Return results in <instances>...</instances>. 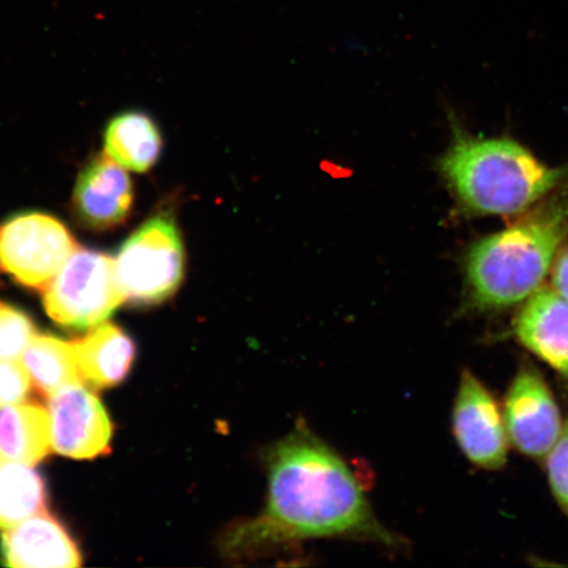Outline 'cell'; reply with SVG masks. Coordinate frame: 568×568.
I'll list each match as a JSON object with an SVG mask.
<instances>
[{
	"label": "cell",
	"instance_id": "1",
	"mask_svg": "<svg viewBox=\"0 0 568 568\" xmlns=\"http://www.w3.org/2000/svg\"><path fill=\"white\" fill-rule=\"evenodd\" d=\"M264 509L240 518L217 537L230 564H247L310 539L343 538L404 551L406 538L376 517L364 487L336 450L300 420L266 447Z\"/></svg>",
	"mask_w": 568,
	"mask_h": 568
},
{
	"label": "cell",
	"instance_id": "2",
	"mask_svg": "<svg viewBox=\"0 0 568 568\" xmlns=\"http://www.w3.org/2000/svg\"><path fill=\"white\" fill-rule=\"evenodd\" d=\"M568 237V189L488 234L464 260V311L493 314L521 304L541 288Z\"/></svg>",
	"mask_w": 568,
	"mask_h": 568
},
{
	"label": "cell",
	"instance_id": "3",
	"mask_svg": "<svg viewBox=\"0 0 568 568\" xmlns=\"http://www.w3.org/2000/svg\"><path fill=\"white\" fill-rule=\"evenodd\" d=\"M438 169L473 216L518 215L568 183V163L551 168L515 140L474 138L458 128Z\"/></svg>",
	"mask_w": 568,
	"mask_h": 568
},
{
	"label": "cell",
	"instance_id": "4",
	"mask_svg": "<svg viewBox=\"0 0 568 568\" xmlns=\"http://www.w3.org/2000/svg\"><path fill=\"white\" fill-rule=\"evenodd\" d=\"M186 272L181 232L169 213H160L134 231L120 247L116 280L124 301L160 304L172 297Z\"/></svg>",
	"mask_w": 568,
	"mask_h": 568
},
{
	"label": "cell",
	"instance_id": "5",
	"mask_svg": "<svg viewBox=\"0 0 568 568\" xmlns=\"http://www.w3.org/2000/svg\"><path fill=\"white\" fill-rule=\"evenodd\" d=\"M49 317L71 329L103 324L124 301L110 255L78 248L44 290Z\"/></svg>",
	"mask_w": 568,
	"mask_h": 568
},
{
	"label": "cell",
	"instance_id": "6",
	"mask_svg": "<svg viewBox=\"0 0 568 568\" xmlns=\"http://www.w3.org/2000/svg\"><path fill=\"white\" fill-rule=\"evenodd\" d=\"M77 247L67 226L47 213H20L0 229V265L34 290H45Z\"/></svg>",
	"mask_w": 568,
	"mask_h": 568
},
{
	"label": "cell",
	"instance_id": "7",
	"mask_svg": "<svg viewBox=\"0 0 568 568\" xmlns=\"http://www.w3.org/2000/svg\"><path fill=\"white\" fill-rule=\"evenodd\" d=\"M503 416L510 444L537 460L548 456L565 423L548 382L529 362L518 366L510 382Z\"/></svg>",
	"mask_w": 568,
	"mask_h": 568
},
{
	"label": "cell",
	"instance_id": "8",
	"mask_svg": "<svg viewBox=\"0 0 568 568\" xmlns=\"http://www.w3.org/2000/svg\"><path fill=\"white\" fill-rule=\"evenodd\" d=\"M452 429L460 452L474 466L488 471L506 466L510 442L503 412L491 390L470 371L460 375Z\"/></svg>",
	"mask_w": 568,
	"mask_h": 568
},
{
	"label": "cell",
	"instance_id": "9",
	"mask_svg": "<svg viewBox=\"0 0 568 568\" xmlns=\"http://www.w3.org/2000/svg\"><path fill=\"white\" fill-rule=\"evenodd\" d=\"M51 445L61 456L90 459L110 452L112 424L98 397L82 385L57 390L49 400Z\"/></svg>",
	"mask_w": 568,
	"mask_h": 568
},
{
	"label": "cell",
	"instance_id": "10",
	"mask_svg": "<svg viewBox=\"0 0 568 568\" xmlns=\"http://www.w3.org/2000/svg\"><path fill=\"white\" fill-rule=\"evenodd\" d=\"M510 336L568 383V300L541 287L518 310Z\"/></svg>",
	"mask_w": 568,
	"mask_h": 568
},
{
	"label": "cell",
	"instance_id": "11",
	"mask_svg": "<svg viewBox=\"0 0 568 568\" xmlns=\"http://www.w3.org/2000/svg\"><path fill=\"white\" fill-rule=\"evenodd\" d=\"M133 183L109 154H99L82 170L74 189V212L91 230L123 224L132 211Z\"/></svg>",
	"mask_w": 568,
	"mask_h": 568
},
{
	"label": "cell",
	"instance_id": "12",
	"mask_svg": "<svg viewBox=\"0 0 568 568\" xmlns=\"http://www.w3.org/2000/svg\"><path fill=\"white\" fill-rule=\"evenodd\" d=\"M6 566L17 568L80 567L81 554L65 528L44 513L7 529L0 545Z\"/></svg>",
	"mask_w": 568,
	"mask_h": 568
},
{
	"label": "cell",
	"instance_id": "13",
	"mask_svg": "<svg viewBox=\"0 0 568 568\" xmlns=\"http://www.w3.org/2000/svg\"><path fill=\"white\" fill-rule=\"evenodd\" d=\"M83 383L102 389L119 385L130 373L136 345L119 326L101 324L84 338L71 341Z\"/></svg>",
	"mask_w": 568,
	"mask_h": 568
},
{
	"label": "cell",
	"instance_id": "14",
	"mask_svg": "<svg viewBox=\"0 0 568 568\" xmlns=\"http://www.w3.org/2000/svg\"><path fill=\"white\" fill-rule=\"evenodd\" d=\"M51 447L49 412L39 403L23 402L0 407V460L33 465Z\"/></svg>",
	"mask_w": 568,
	"mask_h": 568
},
{
	"label": "cell",
	"instance_id": "15",
	"mask_svg": "<svg viewBox=\"0 0 568 568\" xmlns=\"http://www.w3.org/2000/svg\"><path fill=\"white\" fill-rule=\"evenodd\" d=\"M105 153L124 169L145 173L158 163L162 136L158 124L138 111L113 118L105 131Z\"/></svg>",
	"mask_w": 568,
	"mask_h": 568
},
{
	"label": "cell",
	"instance_id": "16",
	"mask_svg": "<svg viewBox=\"0 0 568 568\" xmlns=\"http://www.w3.org/2000/svg\"><path fill=\"white\" fill-rule=\"evenodd\" d=\"M23 365L34 388L47 397L63 387L83 385L71 341L34 336L23 352Z\"/></svg>",
	"mask_w": 568,
	"mask_h": 568
},
{
	"label": "cell",
	"instance_id": "17",
	"mask_svg": "<svg viewBox=\"0 0 568 568\" xmlns=\"http://www.w3.org/2000/svg\"><path fill=\"white\" fill-rule=\"evenodd\" d=\"M47 510L40 474L20 462L0 460V529H10Z\"/></svg>",
	"mask_w": 568,
	"mask_h": 568
},
{
	"label": "cell",
	"instance_id": "18",
	"mask_svg": "<svg viewBox=\"0 0 568 568\" xmlns=\"http://www.w3.org/2000/svg\"><path fill=\"white\" fill-rule=\"evenodd\" d=\"M34 325L23 312L0 303V359H17L34 335Z\"/></svg>",
	"mask_w": 568,
	"mask_h": 568
},
{
	"label": "cell",
	"instance_id": "19",
	"mask_svg": "<svg viewBox=\"0 0 568 568\" xmlns=\"http://www.w3.org/2000/svg\"><path fill=\"white\" fill-rule=\"evenodd\" d=\"M545 460L550 491L568 518V417Z\"/></svg>",
	"mask_w": 568,
	"mask_h": 568
},
{
	"label": "cell",
	"instance_id": "20",
	"mask_svg": "<svg viewBox=\"0 0 568 568\" xmlns=\"http://www.w3.org/2000/svg\"><path fill=\"white\" fill-rule=\"evenodd\" d=\"M31 389L30 374L21 362L0 359V407L27 402Z\"/></svg>",
	"mask_w": 568,
	"mask_h": 568
},
{
	"label": "cell",
	"instance_id": "21",
	"mask_svg": "<svg viewBox=\"0 0 568 568\" xmlns=\"http://www.w3.org/2000/svg\"><path fill=\"white\" fill-rule=\"evenodd\" d=\"M552 288L568 300V248L557 258L551 270Z\"/></svg>",
	"mask_w": 568,
	"mask_h": 568
}]
</instances>
